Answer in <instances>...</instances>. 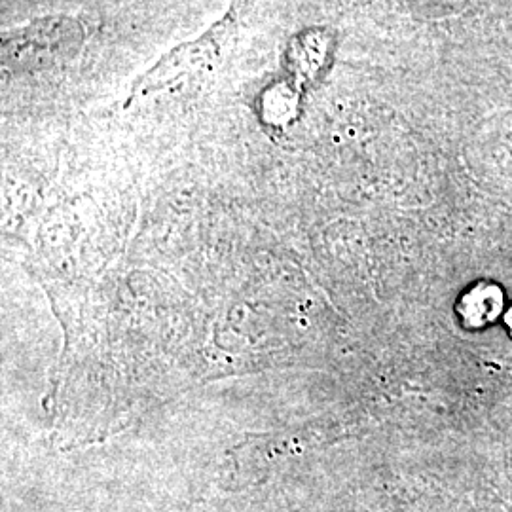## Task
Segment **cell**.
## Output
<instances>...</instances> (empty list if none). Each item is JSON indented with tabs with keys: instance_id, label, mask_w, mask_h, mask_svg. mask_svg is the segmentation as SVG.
<instances>
[{
	"instance_id": "obj_2",
	"label": "cell",
	"mask_w": 512,
	"mask_h": 512,
	"mask_svg": "<svg viewBox=\"0 0 512 512\" xmlns=\"http://www.w3.org/2000/svg\"><path fill=\"white\" fill-rule=\"evenodd\" d=\"M238 8L232 10L209 27L202 37L179 44L171 52L154 63L147 73L139 76L131 86L128 101L143 99L150 93L162 92L165 88L194 76H202L219 65L238 33Z\"/></svg>"
},
{
	"instance_id": "obj_1",
	"label": "cell",
	"mask_w": 512,
	"mask_h": 512,
	"mask_svg": "<svg viewBox=\"0 0 512 512\" xmlns=\"http://www.w3.org/2000/svg\"><path fill=\"white\" fill-rule=\"evenodd\" d=\"M92 35L82 18L44 16L4 31L2 67L10 73H37L69 63Z\"/></svg>"
}]
</instances>
